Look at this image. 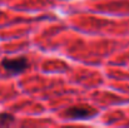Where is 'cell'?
<instances>
[{
	"label": "cell",
	"instance_id": "3957f363",
	"mask_svg": "<svg viewBox=\"0 0 129 128\" xmlns=\"http://www.w3.org/2000/svg\"><path fill=\"white\" fill-rule=\"evenodd\" d=\"M15 122V118L10 113H0V126H11Z\"/></svg>",
	"mask_w": 129,
	"mask_h": 128
},
{
	"label": "cell",
	"instance_id": "6da1fadb",
	"mask_svg": "<svg viewBox=\"0 0 129 128\" xmlns=\"http://www.w3.org/2000/svg\"><path fill=\"white\" fill-rule=\"evenodd\" d=\"M1 67L9 75H19L28 69L29 62L25 57H19L15 59L4 58L1 60Z\"/></svg>",
	"mask_w": 129,
	"mask_h": 128
},
{
	"label": "cell",
	"instance_id": "7a4b0ae2",
	"mask_svg": "<svg viewBox=\"0 0 129 128\" xmlns=\"http://www.w3.org/2000/svg\"><path fill=\"white\" fill-rule=\"evenodd\" d=\"M98 112L90 107H70L67 112H65V117L68 119H78V121H82V119H90L93 118L94 116H96Z\"/></svg>",
	"mask_w": 129,
	"mask_h": 128
}]
</instances>
